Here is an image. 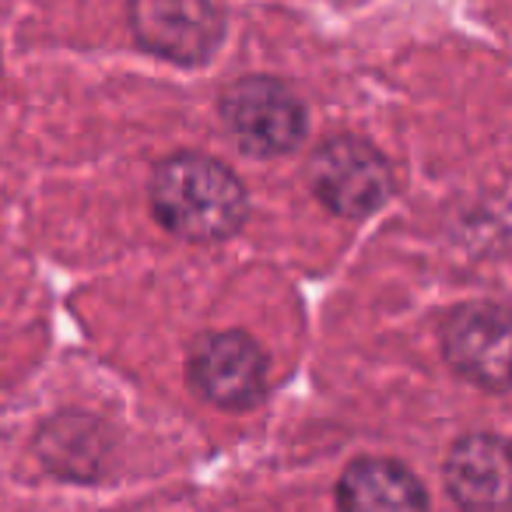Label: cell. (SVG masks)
I'll return each mask as SVG.
<instances>
[{
  "instance_id": "52a82bcc",
  "label": "cell",
  "mask_w": 512,
  "mask_h": 512,
  "mask_svg": "<svg viewBox=\"0 0 512 512\" xmlns=\"http://www.w3.org/2000/svg\"><path fill=\"white\" fill-rule=\"evenodd\" d=\"M446 491L463 512H509V446L495 432L456 439L442 463Z\"/></svg>"
},
{
  "instance_id": "5b68a950",
  "label": "cell",
  "mask_w": 512,
  "mask_h": 512,
  "mask_svg": "<svg viewBox=\"0 0 512 512\" xmlns=\"http://www.w3.org/2000/svg\"><path fill=\"white\" fill-rule=\"evenodd\" d=\"M127 22L141 50L183 67L207 64L225 39V11L214 0H130Z\"/></svg>"
},
{
  "instance_id": "277c9868",
  "label": "cell",
  "mask_w": 512,
  "mask_h": 512,
  "mask_svg": "<svg viewBox=\"0 0 512 512\" xmlns=\"http://www.w3.org/2000/svg\"><path fill=\"white\" fill-rule=\"evenodd\" d=\"M186 379L204 404L221 411H249L267 393V355L242 330H214L193 341Z\"/></svg>"
},
{
  "instance_id": "7a4b0ae2",
  "label": "cell",
  "mask_w": 512,
  "mask_h": 512,
  "mask_svg": "<svg viewBox=\"0 0 512 512\" xmlns=\"http://www.w3.org/2000/svg\"><path fill=\"white\" fill-rule=\"evenodd\" d=\"M225 134L239 151L256 158H278L306 141L309 113L292 85L267 74H246L232 81L218 99Z\"/></svg>"
},
{
  "instance_id": "8992f818",
  "label": "cell",
  "mask_w": 512,
  "mask_h": 512,
  "mask_svg": "<svg viewBox=\"0 0 512 512\" xmlns=\"http://www.w3.org/2000/svg\"><path fill=\"white\" fill-rule=\"evenodd\" d=\"M449 369L488 393L509 390V313L495 302H467L442 320Z\"/></svg>"
},
{
  "instance_id": "9c48e42d",
  "label": "cell",
  "mask_w": 512,
  "mask_h": 512,
  "mask_svg": "<svg viewBox=\"0 0 512 512\" xmlns=\"http://www.w3.org/2000/svg\"><path fill=\"white\" fill-rule=\"evenodd\" d=\"M36 456L50 474L64 481H95L109 463V432L99 418L81 411L53 414L36 435Z\"/></svg>"
},
{
  "instance_id": "ba28073f",
  "label": "cell",
  "mask_w": 512,
  "mask_h": 512,
  "mask_svg": "<svg viewBox=\"0 0 512 512\" xmlns=\"http://www.w3.org/2000/svg\"><path fill=\"white\" fill-rule=\"evenodd\" d=\"M337 512H428V491L390 456H358L337 481Z\"/></svg>"
},
{
  "instance_id": "3957f363",
  "label": "cell",
  "mask_w": 512,
  "mask_h": 512,
  "mask_svg": "<svg viewBox=\"0 0 512 512\" xmlns=\"http://www.w3.org/2000/svg\"><path fill=\"white\" fill-rule=\"evenodd\" d=\"M306 179L313 197L337 218H369L397 190L393 165L362 137H327L309 155Z\"/></svg>"
},
{
  "instance_id": "6da1fadb",
  "label": "cell",
  "mask_w": 512,
  "mask_h": 512,
  "mask_svg": "<svg viewBox=\"0 0 512 512\" xmlns=\"http://www.w3.org/2000/svg\"><path fill=\"white\" fill-rule=\"evenodd\" d=\"M155 221L186 242L232 239L249 218V193L225 162L200 151H176L151 172Z\"/></svg>"
}]
</instances>
